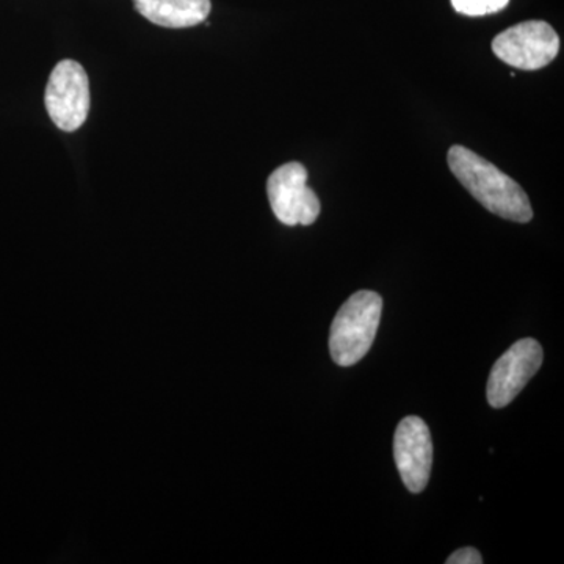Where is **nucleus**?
I'll list each match as a JSON object with an SVG mask.
<instances>
[{
    "mask_svg": "<svg viewBox=\"0 0 564 564\" xmlns=\"http://www.w3.org/2000/svg\"><path fill=\"white\" fill-rule=\"evenodd\" d=\"M447 162L459 184L485 209L503 220L516 223L532 220V204L524 188L508 174L500 172L494 163L459 144L448 150Z\"/></svg>",
    "mask_w": 564,
    "mask_h": 564,
    "instance_id": "1",
    "label": "nucleus"
},
{
    "mask_svg": "<svg viewBox=\"0 0 564 564\" xmlns=\"http://www.w3.org/2000/svg\"><path fill=\"white\" fill-rule=\"evenodd\" d=\"M383 314V299L377 292L352 293L334 317L329 334V352L340 367L361 361L372 348Z\"/></svg>",
    "mask_w": 564,
    "mask_h": 564,
    "instance_id": "2",
    "label": "nucleus"
},
{
    "mask_svg": "<svg viewBox=\"0 0 564 564\" xmlns=\"http://www.w3.org/2000/svg\"><path fill=\"white\" fill-rule=\"evenodd\" d=\"M47 113L58 129L74 132L90 111V82L80 63L63 61L52 70L44 95Z\"/></svg>",
    "mask_w": 564,
    "mask_h": 564,
    "instance_id": "3",
    "label": "nucleus"
},
{
    "mask_svg": "<svg viewBox=\"0 0 564 564\" xmlns=\"http://www.w3.org/2000/svg\"><path fill=\"white\" fill-rule=\"evenodd\" d=\"M303 163L289 162L274 170L267 181V195L278 220L285 226H311L322 212V204L307 185Z\"/></svg>",
    "mask_w": 564,
    "mask_h": 564,
    "instance_id": "4",
    "label": "nucleus"
},
{
    "mask_svg": "<svg viewBox=\"0 0 564 564\" xmlns=\"http://www.w3.org/2000/svg\"><path fill=\"white\" fill-rule=\"evenodd\" d=\"M496 57L522 70L544 68L560 51L558 33L545 21H525L507 29L492 40Z\"/></svg>",
    "mask_w": 564,
    "mask_h": 564,
    "instance_id": "5",
    "label": "nucleus"
},
{
    "mask_svg": "<svg viewBox=\"0 0 564 564\" xmlns=\"http://www.w3.org/2000/svg\"><path fill=\"white\" fill-rule=\"evenodd\" d=\"M544 352L534 339L518 340L494 364L486 386L488 403L496 410L508 406L538 373Z\"/></svg>",
    "mask_w": 564,
    "mask_h": 564,
    "instance_id": "6",
    "label": "nucleus"
},
{
    "mask_svg": "<svg viewBox=\"0 0 564 564\" xmlns=\"http://www.w3.org/2000/svg\"><path fill=\"white\" fill-rule=\"evenodd\" d=\"M397 469L408 491L422 492L430 481L433 466V441L429 425L410 415L399 423L393 436Z\"/></svg>",
    "mask_w": 564,
    "mask_h": 564,
    "instance_id": "7",
    "label": "nucleus"
},
{
    "mask_svg": "<svg viewBox=\"0 0 564 564\" xmlns=\"http://www.w3.org/2000/svg\"><path fill=\"white\" fill-rule=\"evenodd\" d=\"M141 17L166 29L195 28L210 14V0H132Z\"/></svg>",
    "mask_w": 564,
    "mask_h": 564,
    "instance_id": "8",
    "label": "nucleus"
},
{
    "mask_svg": "<svg viewBox=\"0 0 564 564\" xmlns=\"http://www.w3.org/2000/svg\"><path fill=\"white\" fill-rule=\"evenodd\" d=\"M510 0H452V6L458 13L466 17H485V14L499 13Z\"/></svg>",
    "mask_w": 564,
    "mask_h": 564,
    "instance_id": "9",
    "label": "nucleus"
},
{
    "mask_svg": "<svg viewBox=\"0 0 564 564\" xmlns=\"http://www.w3.org/2000/svg\"><path fill=\"white\" fill-rule=\"evenodd\" d=\"M447 564H481L484 556L474 547H463L448 556Z\"/></svg>",
    "mask_w": 564,
    "mask_h": 564,
    "instance_id": "10",
    "label": "nucleus"
}]
</instances>
